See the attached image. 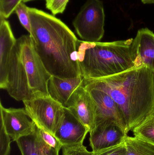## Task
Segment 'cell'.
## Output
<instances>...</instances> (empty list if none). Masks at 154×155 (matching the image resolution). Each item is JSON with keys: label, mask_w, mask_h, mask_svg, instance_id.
Returning <instances> with one entry per match:
<instances>
[{"label": "cell", "mask_w": 154, "mask_h": 155, "mask_svg": "<svg viewBox=\"0 0 154 155\" xmlns=\"http://www.w3.org/2000/svg\"><path fill=\"white\" fill-rule=\"evenodd\" d=\"M34 49L51 76H81L77 55L78 39L69 28L54 15L28 8Z\"/></svg>", "instance_id": "obj_1"}, {"label": "cell", "mask_w": 154, "mask_h": 155, "mask_svg": "<svg viewBox=\"0 0 154 155\" xmlns=\"http://www.w3.org/2000/svg\"><path fill=\"white\" fill-rule=\"evenodd\" d=\"M84 86L104 90L112 97L122 113L128 133L154 114V71L147 67L84 80Z\"/></svg>", "instance_id": "obj_2"}, {"label": "cell", "mask_w": 154, "mask_h": 155, "mask_svg": "<svg viewBox=\"0 0 154 155\" xmlns=\"http://www.w3.org/2000/svg\"><path fill=\"white\" fill-rule=\"evenodd\" d=\"M51 75L36 52L30 35L16 39L10 58L5 90L17 101L49 95L48 83Z\"/></svg>", "instance_id": "obj_3"}, {"label": "cell", "mask_w": 154, "mask_h": 155, "mask_svg": "<svg viewBox=\"0 0 154 155\" xmlns=\"http://www.w3.org/2000/svg\"><path fill=\"white\" fill-rule=\"evenodd\" d=\"M134 39L108 42L78 40L77 55L84 80L100 79L135 68Z\"/></svg>", "instance_id": "obj_4"}, {"label": "cell", "mask_w": 154, "mask_h": 155, "mask_svg": "<svg viewBox=\"0 0 154 155\" xmlns=\"http://www.w3.org/2000/svg\"><path fill=\"white\" fill-rule=\"evenodd\" d=\"M105 21L103 2L87 0L73 21V25L82 41L97 42L104 36Z\"/></svg>", "instance_id": "obj_5"}, {"label": "cell", "mask_w": 154, "mask_h": 155, "mask_svg": "<svg viewBox=\"0 0 154 155\" xmlns=\"http://www.w3.org/2000/svg\"><path fill=\"white\" fill-rule=\"evenodd\" d=\"M23 102L27 114L36 126L53 135L65 108L50 95L38 96Z\"/></svg>", "instance_id": "obj_6"}, {"label": "cell", "mask_w": 154, "mask_h": 155, "mask_svg": "<svg viewBox=\"0 0 154 155\" xmlns=\"http://www.w3.org/2000/svg\"><path fill=\"white\" fill-rule=\"evenodd\" d=\"M1 125L11 139L16 142L20 138L35 132V123L28 115L25 108H5L0 103Z\"/></svg>", "instance_id": "obj_7"}, {"label": "cell", "mask_w": 154, "mask_h": 155, "mask_svg": "<svg viewBox=\"0 0 154 155\" xmlns=\"http://www.w3.org/2000/svg\"><path fill=\"white\" fill-rule=\"evenodd\" d=\"M88 128L80 122L70 110L65 108L64 115L54 131L53 136L62 147L83 144Z\"/></svg>", "instance_id": "obj_8"}, {"label": "cell", "mask_w": 154, "mask_h": 155, "mask_svg": "<svg viewBox=\"0 0 154 155\" xmlns=\"http://www.w3.org/2000/svg\"><path fill=\"white\" fill-rule=\"evenodd\" d=\"M85 87L88 90L96 105V124L105 121H113L127 135L128 133L124 119L118 106L112 97L104 90L94 87Z\"/></svg>", "instance_id": "obj_9"}, {"label": "cell", "mask_w": 154, "mask_h": 155, "mask_svg": "<svg viewBox=\"0 0 154 155\" xmlns=\"http://www.w3.org/2000/svg\"><path fill=\"white\" fill-rule=\"evenodd\" d=\"M86 127L89 133L96 126V107L94 100L84 85L79 87L71 97L67 107Z\"/></svg>", "instance_id": "obj_10"}, {"label": "cell", "mask_w": 154, "mask_h": 155, "mask_svg": "<svg viewBox=\"0 0 154 155\" xmlns=\"http://www.w3.org/2000/svg\"><path fill=\"white\" fill-rule=\"evenodd\" d=\"M90 133V145L93 152L119 144L128 135L115 122L105 121L96 124Z\"/></svg>", "instance_id": "obj_11"}, {"label": "cell", "mask_w": 154, "mask_h": 155, "mask_svg": "<svg viewBox=\"0 0 154 155\" xmlns=\"http://www.w3.org/2000/svg\"><path fill=\"white\" fill-rule=\"evenodd\" d=\"M135 68L146 67L154 71V33L148 28L138 30L133 42Z\"/></svg>", "instance_id": "obj_12"}, {"label": "cell", "mask_w": 154, "mask_h": 155, "mask_svg": "<svg viewBox=\"0 0 154 155\" xmlns=\"http://www.w3.org/2000/svg\"><path fill=\"white\" fill-rule=\"evenodd\" d=\"M8 21L0 18V88L5 90L8 66L12 51L16 43Z\"/></svg>", "instance_id": "obj_13"}, {"label": "cell", "mask_w": 154, "mask_h": 155, "mask_svg": "<svg viewBox=\"0 0 154 155\" xmlns=\"http://www.w3.org/2000/svg\"><path fill=\"white\" fill-rule=\"evenodd\" d=\"M83 85L84 79L81 76L60 78L51 76L48 83V92L52 98L66 108L73 93Z\"/></svg>", "instance_id": "obj_14"}, {"label": "cell", "mask_w": 154, "mask_h": 155, "mask_svg": "<svg viewBox=\"0 0 154 155\" xmlns=\"http://www.w3.org/2000/svg\"><path fill=\"white\" fill-rule=\"evenodd\" d=\"M16 142L21 155H59V150L52 148L42 139L37 127L33 134Z\"/></svg>", "instance_id": "obj_15"}, {"label": "cell", "mask_w": 154, "mask_h": 155, "mask_svg": "<svg viewBox=\"0 0 154 155\" xmlns=\"http://www.w3.org/2000/svg\"><path fill=\"white\" fill-rule=\"evenodd\" d=\"M124 143L126 155H154V145L140 137L127 136Z\"/></svg>", "instance_id": "obj_16"}, {"label": "cell", "mask_w": 154, "mask_h": 155, "mask_svg": "<svg viewBox=\"0 0 154 155\" xmlns=\"http://www.w3.org/2000/svg\"><path fill=\"white\" fill-rule=\"evenodd\" d=\"M132 131L134 136L154 145V114Z\"/></svg>", "instance_id": "obj_17"}, {"label": "cell", "mask_w": 154, "mask_h": 155, "mask_svg": "<svg viewBox=\"0 0 154 155\" xmlns=\"http://www.w3.org/2000/svg\"><path fill=\"white\" fill-rule=\"evenodd\" d=\"M28 8L29 7L24 2H21L16 6L14 12L17 15L21 25L30 34L31 31V28Z\"/></svg>", "instance_id": "obj_18"}, {"label": "cell", "mask_w": 154, "mask_h": 155, "mask_svg": "<svg viewBox=\"0 0 154 155\" xmlns=\"http://www.w3.org/2000/svg\"><path fill=\"white\" fill-rule=\"evenodd\" d=\"M23 0H0V18L7 19Z\"/></svg>", "instance_id": "obj_19"}, {"label": "cell", "mask_w": 154, "mask_h": 155, "mask_svg": "<svg viewBox=\"0 0 154 155\" xmlns=\"http://www.w3.org/2000/svg\"><path fill=\"white\" fill-rule=\"evenodd\" d=\"M92 155H126L124 141L114 146L105 148L96 152H92Z\"/></svg>", "instance_id": "obj_20"}, {"label": "cell", "mask_w": 154, "mask_h": 155, "mask_svg": "<svg viewBox=\"0 0 154 155\" xmlns=\"http://www.w3.org/2000/svg\"><path fill=\"white\" fill-rule=\"evenodd\" d=\"M69 0H46V6L53 15L64 12Z\"/></svg>", "instance_id": "obj_21"}, {"label": "cell", "mask_w": 154, "mask_h": 155, "mask_svg": "<svg viewBox=\"0 0 154 155\" xmlns=\"http://www.w3.org/2000/svg\"><path fill=\"white\" fill-rule=\"evenodd\" d=\"M11 138L2 125L0 129V155H9L11 152Z\"/></svg>", "instance_id": "obj_22"}, {"label": "cell", "mask_w": 154, "mask_h": 155, "mask_svg": "<svg viewBox=\"0 0 154 155\" xmlns=\"http://www.w3.org/2000/svg\"><path fill=\"white\" fill-rule=\"evenodd\" d=\"M39 131L42 139L49 146L59 151L62 149V145L53 135L47 131L39 128Z\"/></svg>", "instance_id": "obj_23"}, {"label": "cell", "mask_w": 154, "mask_h": 155, "mask_svg": "<svg viewBox=\"0 0 154 155\" xmlns=\"http://www.w3.org/2000/svg\"><path fill=\"white\" fill-rule=\"evenodd\" d=\"M62 155H92L83 144L62 147Z\"/></svg>", "instance_id": "obj_24"}, {"label": "cell", "mask_w": 154, "mask_h": 155, "mask_svg": "<svg viewBox=\"0 0 154 155\" xmlns=\"http://www.w3.org/2000/svg\"><path fill=\"white\" fill-rule=\"evenodd\" d=\"M142 2L144 4H153L154 0H141Z\"/></svg>", "instance_id": "obj_25"}, {"label": "cell", "mask_w": 154, "mask_h": 155, "mask_svg": "<svg viewBox=\"0 0 154 155\" xmlns=\"http://www.w3.org/2000/svg\"><path fill=\"white\" fill-rule=\"evenodd\" d=\"M33 1V0H23L22 2H23L25 3L26 2H30V1Z\"/></svg>", "instance_id": "obj_26"}]
</instances>
